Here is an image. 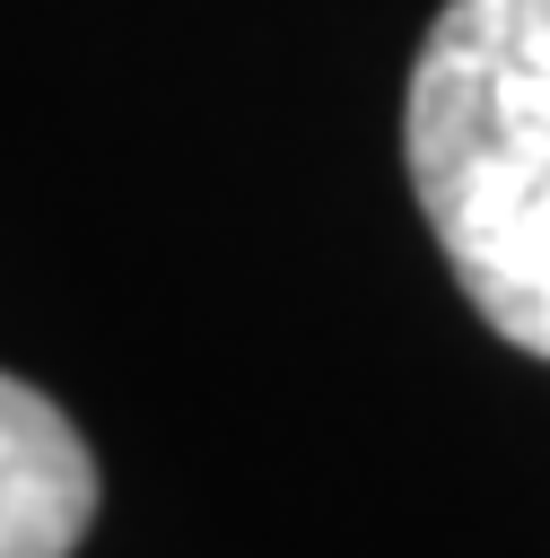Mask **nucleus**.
Segmentation results:
<instances>
[{
    "mask_svg": "<svg viewBox=\"0 0 550 558\" xmlns=\"http://www.w3.org/2000/svg\"><path fill=\"white\" fill-rule=\"evenodd\" d=\"M96 514V462L79 427L17 375H0V558H70Z\"/></svg>",
    "mask_w": 550,
    "mask_h": 558,
    "instance_id": "f03ea898",
    "label": "nucleus"
},
{
    "mask_svg": "<svg viewBox=\"0 0 550 558\" xmlns=\"http://www.w3.org/2000/svg\"><path fill=\"white\" fill-rule=\"evenodd\" d=\"M402 148L480 323L550 357V0H445L410 61Z\"/></svg>",
    "mask_w": 550,
    "mask_h": 558,
    "instance_id": "f257e3e1",
    "label": "nucleus"
}]
</instances>
